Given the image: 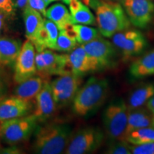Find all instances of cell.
I'll return each instance as SVG.
<instances>
[{
	"instance_id": "obj_1",
	"label": "cell",
	"mask_w": 154,
	"mask_h": 154,
	"mask_svg": "<svg viewBox=\"0 0 154 154\" xmlns=\"http://www.w3.org/2000/svg\"><path fill=\"white\" fill-rule=\"evenodd\" d=\"M109 91V82L106 79L90 78L75 95L72 101L73 112L79 116L91 114L104 103Z\"/></svg>"
},
{
	"instance_id": "obj_2",
	"label": "cell",
	"mask_w": 154,
	"mask_h": 154,
	"mask_svg": "<svg viewBox=\"0 0 154 154\" xmlns=\"http://www.w3.org/2000/svg\"><path fill=\"white\" fill-rule=\"evenodd\" d=\"M35 134L34 153L59 154L66 149L72 136V130L68 124L53 123L39 127Z\"/></svg>"
},
{
	"instance_id": "obj_3",
	"label": "cell",
	"mask_w": 154,
	"mask_h": 154,
	"mask_svg": "<svg viewBox=\"0 0 154 154\" xmlns=\"http://www.w3.org/2000/svg\"><path fill=\"white\" fill-rule=\"evenodd\" d=\"M99 31L104 37L111 38L115 34L129 28L131 22L120 4L113 1L94 0Z\"/></svg>"
},
{
	"instance_id": "obj_4",
	"label": "cell",
	"mask_w": 154,
	"mask_h": 154,
	"mask_svg": "<svg viewBox=\"0 0 154 154\" xmlns=\"http://www.w3.org/2000/svg\"><path fill=\"white\" fill-rule=\"evenodd\" d=\"M128 114V106L122 99L113 100L106 108L103 114V123L109 140H126Z\"/></svg>"
},
{
	"instance_id": "obj_5",
	"label": "cell",
	"mask_w": 154,
	"mask_h": 154,
	"mask_svg": "<svg viewBox=\"0 0 154 154\" xmlns=\"http://www.w3.org/2000/svg\"><path fill=\"white\" fill-rule=\"evenodd\" d=\"M105 135L99 128L85 127L72 134L65 149L67 154H85L93 153L101 147Z\"/></svg>"
},
{
	"instance_id": "obj_6",
	"label": "cell",
	"mask_w": 154,
	"mask_h": 154,
	"mask_svg": "<svg viewBox=\"0 0 154 154\" xmlns=\"http://www.w3.org/2000/svg\"><path fill=\"white\" fill-rule=\"evenodd\" d=\"M37 123L33 114L2 121L0 125V138L9 145L20 143L29 137Z\"/></svg>"
},
{
	"instance_id": "obj_7",
	"label": "cell",
	"mask_w": 154,
	"mask_h": 154,
	"mask_svg": "<svg viewBox=\"0 0 154 154\" xmlns=\"http://www.w3.org/2000/svg\"><path fill=\"white\" fill-rule=\"evenodd\" d=\"M36 73L42 79L52 75L69 74L67 54H59L49 49L37 52L35 57ZM72 74V73H71Z\"/></svg>"
},
{
	"instance_id": "obj_8",
	"label": "cell",
	"mask_w": 154,
	"mask_h": 154,
	"mask_svg": "<svg viewBox=\"0 0 154 154\" xmlns=\"http://www.w3.org/2000/svg\"><path fill=\"white\" fill-rule=\"evenodd\" d=\"M112 43L122 53L125 59L140 54L147 46V42L142 33L138 30L127 29L115 34Z\"/></svg>"
},
{
	"instance_id": "obj_9",
	"label": "cell",
	"mask_w": 154,
	"mask_h": 154,
	"mask_svg": "<svg viewBox=\"0 0 154 154\" xmlns=\"http://www.w3.org/2000/svg\"><path fill=\"white\" fill-rule=\"evenodd\" d=\"M82 83V77L71 73L60 75V76L50 83L57 106H62L73 101Z\"/></svg>"
},
{
	"instance_id": "obj_10",
	"label": "cell",
	"mask_w": 154,
	"mask_h": 154,
	"mask_svg": "<svg viewBox=\"0 0 154 154\" xmlns=\"http://www.w3.org/2000/svg\"><path fill=\"white\" fill-rule=\"evenodd\" d=\"M87 54L96 61L100 70L110 68L115 63V46L105 38L99 37L82 44Z\"/></svg>"
},
{
	"instance_id": "obj_11",
	"label": "cell",
	"mask_w": 154,
	"mask_h": 154,
	"mask_svg": "<svg viewBox=\"0 0 154 154\" xmlns=\"http://www.w3.org/2000/svg\"><path fill=\"white\" fill-rule=\"evenodd\" d=\"M35 47L29 40L22 44L15 61L14 81L19 84L36 74Z\"/></svg>"
},
{
	"instance_id": "obj_12",
	"label": "cell",
	"mask_w": 154,
	"mask_h": 154,
	"mask_svg": "<svg viewBox=\"0 0 154 154\" xmlns=\"http://www.w3.org/2000/svg\"><path fill=\"white\" fill-rule=\"evenodd\" d=\"M130 22L143 29L151 22L154 14L153 0H124L122 3Z\"/></svg>"
},
{
	"instance_id": "obj_13",
	"label": "cell",
	"mask_w": 154,
	"mask_h": 154,
	"mask_svg": "<svg viewBox=\"0 0 154 154\" xmlns=\"http://www.w3.org/2000/svg\"><path fill=\"white\" fill-rule=\"evenodd\" d=\"M67 57L70 73L76 76L82 77L100 70L97 63L87 54L82 45L75 47Z\"/></svg>"
},
{
	"instance_id": "obj_14",
	"label": "cell",
	"mask_w": 154,
	"mask_h": 154,
	"mask_svg": "<svg viewBox=\"0 0 154 154\" xmlns=\"http://www.w3.org/2000/svg\"><path fill=\"white\" fill-rule=\"evenodd\" d=\"M36 109L33 115L38 122L47 121L54 114L57 104L54 99L51 84L44 81L43 86L36 96Z\"/></svg>"
},
{
	"instance_id": "obj_15",
	"label": "cell",
	"mask_w": 154,
	"mask_h": 154,
	"mask_svg": "<svg viewBox=\"0 0 154 154\" xmlns=\"http://www.w3.org/2000/svg\"><path fill=\"white\" fill-rule=\"evenodd\" d=\"M31 103L11 96L0 101V122L26 116L29 112Z\"/></svg>"
},
{
	"instance_id": "obj_16",
	"label": "cell",
	"mask_w": 154,
	"mask_h": 154,
	"mask_svg": "<svg viewBox=\"0 0 154 154\" xmlns=\"http://www.w3.org/2000/svg\"><path fill=\"white\" fill-rule=\"evenodd\" d=\"M22 48L20 41L13 38H0V68L12 64Z\"/></svg>"
},
{
	"instance_id": "obj_17",
	"label": "cell",
	"mask_w": 154,
	"mask_h": 154,
	"mask_svg": "<svg viewBox=\"0 0 154 154\" xmlns=\"http://www.w3.org/2000/svg\"><path fill=\"white\" fill-rule=\"evenodd\" d=\"M25 35L28 40L33 42L41 29L44 26V19L41 13L26 6L24 10Z\"/></svg>"
},
{
	"instance_id": "obj_18",
	"label": "cell",
	"mask_w": 154,
	"mask_h": 154,
	"mask_svg": "<svg viewBox=\"0 0 154 154\" xmlns=\"http://www.w3.org/2000/svg\"><path fill=\"white\" fill-rule=\"evenodd\" d=\"M129 72L136 79L154 75V49L134 61L131 65Z\"/></svg>"
},
{
	"instance_id": "obj_19",
	"label": "cell",
	"mask_w": 154,
	"mask_h": 154,
	"mask_svg": "<svg viewBox=\"0 0 154 154\" xmlns=\"http://www.w3.org/2000/svg\"><path fill=\"white\" fill-rule=\"evenodd\" d=\"M44 82L41 76L34 75L19 84L14 91L15 96L30 103L41 90Z\"/></svg>"
},
{
	"instance_id": "obj_20",
	"label": "cell",
	"mask_w": 154,
	"mask_h": 154,
	"mask_svg": "<svg viewBox=\"0 0 154 154\" xmlns=\"http://www.w3.org/2000/svg\"><path fill=\"white\" fill-rule=\"evenodd\" d=\"M152 116L153 114L146 107L142 108L141 106L138 109L128 110L126 136L133 131L151 126Z\"/></svg>"
},
{
	"instance_id": "obj_21",
	"label": "cell",
	"mask_w": 154,
	"mask_h": 154,
	"mask_svg": "<svg viewBox=\"0 0 154 154\" xmlns=\"http://www.w3.org/2000/svg\"><path fill=\"white\" fill-rule=\"evenodd\" d=\"M72 24L95 25L96 19L89 8L79 0H73L69 5Z\"/></svg>"
},
{
	"instance_id": "obj_22",
	"label": "cell",
	"mask_w": 154,
	"mask_h": 154,
	"mask_svg": "<svg viewBox=\"0 0 154 154\" xmlns=\"http://www.w3.org/2000/svg\"><path fill=\"white\" fill-rule=\"evenodd\" d=\"M48 19L52 21L59 30L64 29L69 24H72V17L66 6L57 3L49 7L46 13Z\"/></svg>"
},
{
	"instance_id": "obj_23",
	"label": "cell",
	"mask_w": 154,
	"mask_h": 154,
	"mask_svg": "<svg viewBox=\"0 0 154 154\" xmlns=\"http://www.w3.org/2000/svg\"><path fill=\"white\" fill-rule=\"evenodd\" d=\"M154 95V84H146L136 88L130 94L128 99V110L138 109L146 103Z\"/></svg>"
},
{
	"instance_id": "obj_24",
	"label": "cell",
	"mask_w": 154,
	"mask_h": 154,
	"mask_svg": "<svg viewBox=\"0 0 154 154\" xmlns=\"http://www.w3.org/2000/svg\"><path fill=\"white\" fill-rule=\"evenodd\" d=\"M72 24H69L64 29L59 30L55 49L61 52H70L77 47V42Z\"/></svg>"
},
{
	"instance_id": "obj_25",
	"label": "cell",
	"mask_w": 154,
	"mask_h": 154,
	"mask_svg": "<svg viewBox=\"0 0 154 154\" xmlns=\"http://www.w3.org/2000/svg\"><path fill=\"white\" fill-rule=\"evenodd\" d=\"M126 140L131 145L154 142V128L149 126L133 131L126 136Z\"/></svg>"
},
{
	"instance_id": "obj_26",
	"label": "cell",
	"mask_w": 154,
	"mask_h": 154,
	"mask_svg": "<svg viewBox=\"0 0 154 154\" xmlns=\"http://www.w3.org/2000/svg\"><path fill=\"white\" fill-rule=\"evenodd\" d=\"M72 27L74 31L76 41L81 45L88 43L101 36L99 29H96L91 26L83 24H73Z\"/></svg>"
},
{
	"instance_id": "obj_27",
	"label": "cell",
	"mask_w": 154,
	"mask_h": 154,
	"mask_svg": "<svg viewBox=\"0 0 154 154\" xmlns=\"http://www.w3.org/2000/svg\"><path fill=\"white\" fill-rule=\"evenodd\" d=\"M131 144L126 140H110L108 145L106 153L109 154H131Z\"/></svg>"
},
{
	"instance_id": "obj_28",
	"label": "cell",
	"mask_w": 154,
	"mask_h": 154,
	"mask_svg": "<svg viewBox=\"0 0 154 154\" xmlns=\"http://www.w3.org/2000/svg\"><path fill=\"white\" fill-rule=\"evenodd\" d=\"M44 26L47 29L48 34L47 49L54 50L58 36H59V29H58L57 25L49 19L44 20Z\"/></svg>"
},
{
	"instance_id": "obj_29",
	"label": "cell",
	"mask_w": 154,
	"mask_h": 154,
	"mask_svg": "<svg viewBox=\"0 0 154 154\" xmlns=\"http://www.w3.org/2000/svg\"><path fill=\"white\" fill-rule=\"evenodd\" d=\"M131 148L133 154H154V142L132 145Z\"/></svg>"
},
{
	"instance_id": "obj_30",
	"label": "cell",
	"mask_w": 154,
	"mask_h": 154,
	"mask_svg": "<svg viewBox=\"0 0 154 154\" xmlns=\"http://www.w3.org/2000/svg\"><path fill=\"white\" fill-rule=\"evenodd\" d=\"M27 6L32 9L38 11L44 17H46V13H47L46 7H47V6L44 3V0H28Z\"/></svg>"
},
{
	"instance_id": "obj_31",
	"label": "cell",
	"mask_w": 154,
	"mask_h": 154,
	"mask_svg": "<svg viewBox=\"0 0 154 154\" xmlns=\"http://www.w3.org/2000/svg\"><path fill=\"white\" fill-rule=\"evenodd\" d=\"M14 0H0V11L10 14L14 12L15 8Z\"/></svg>"
},
{
	"instance_id": "obj_32",
	"label": "cell",
	"mask_w": 154,
	"mask_h": 154,
	"mask_svg": "<svg viewBox=\"0 0 154 154\" xmlns=\"http://www.w3.org/2000/svg\"><path fill=\"white\" fill-rule=\"evenodd\" d=\"M146 108L151 112L152 114H154V95L146 103Z\"/></svg>"
},
{
	"instance_id": "obj_33",
	"label": "cell",
	"mask_w": 154,
	"mask_h": 154,
	"mask_svg": "<svg viewBox=\"0 0 154 154\" xmlns=\"http://www.w3.org/2000/svg\"><path fill=\"white\" fill-rule=\"evenodd\" d=\"M28 4V0H16V4L15 7L21 9V10H24Z\"/></svg>"
},
{
	"instance_id": "obj_34",
	"label": "cell",
	"mask_w": 154,
	"mask_h": 154,
	"mask_svg": "<svg viewBox=\"0 0 154 154\" xmlns=\"http://www.w3.org/2000/svg\"><path fill=\"white\" fill-rule=\"evenodd\" d=\"M5 14L4 12L0 11V32L2 30L5 25Z\"/></svg>"
},
{
	"instance_id": "obj_35",
	"label": "cell",
	"mask_w": 154,
	"mask_h": 154,
	"mask_svg": "<svg viewBox=\"0 0 154 154\" xmlns=\"http://www.w3.org/2000/svg\"><path fill=\"white\" fill-rule=\"evenodd\" d=\"M57 1H60V0H44V3H45V5L47 7L49 5H50L51 3L54 2H57Z\"/></svg>"
},
{
	"instance_id": "obj_36",
	"label": "cell",
	"mask_w": 154,
	"mask_h": 154,
	"mask_svg": "<svg viewBox=\"0 0 154 154\" xmlns=\"http://www.w3.org/2000/svg\"><path fill=\"white\" fill-rule=\"evenodd\" d=\"M61 1H62L64 4H66V5H69V4H70L71 2L73 1V0H61Z\"/></svg>"
},
{
	"instance_id": "obj_37",
	"label": "cell",
	"mask_w": 154,
	"mask_h": 154,
	"mask_svg": "<svg viewBox=\"0 0 154 154\" xmlns=\"http://www.w3.org/2000/svg\"><path fill=\"white\" fill-rule=\"evenodd\" d=\"M107 1H109V0H107ZM109 1H113V2H116L122 4L123 2H124V0H109Z\"/></svg>"
},
{
	"instance_id": "obj_38",
	"label": "cell",
	"mask_w": 154,
	"mask_h": 154,
	"mask_svg": "<svg viewBox=\"0 0 154 154\" xmlns=\"http://www.w3.org/2000/svg\"><path fill=\"white\" fill-rule=\"evenodd\" d=\"M2 84L0 83V99L2 97Z\"/></svg>"
},
{
	"instance_id": "obj_39",
	"label": "cell",
	"mask_w": 154,
	"mask_h": 154,
	"mask_svg": "<svg viewBox=\"0 0 154 154\" xmlns=\"http://www.w3.org/2000/svg\"><path fill=\"white\" fill-rule=\"evenodd\" d=\"M151 126L154 128V114H153V116H152V124H151Z\"/></svg>"
}]
</instances>
